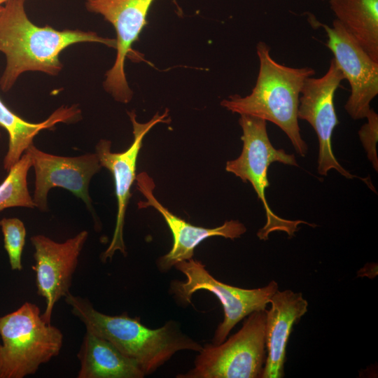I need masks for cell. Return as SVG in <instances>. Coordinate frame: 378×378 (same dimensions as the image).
I'll list each match as a JSON object with an SVG mask.
<instances>
[{"instance_id": "obj_17", "label": "cell", "mask_w": 378, "mask_h": 378, "mask_svg": "<svg viewBox=\"0 0 378 378\" xmlns=\"http://www.w3.org/2000/svg\"><path fill=\"white\" fill-rule=\"evenodd\" d=\"M80 115V111L75 105L62 106L46 120L32 123L13 113L0 99V126L8 134V150L3 162L4 169L8 171L20 159L41 130L52 128L59 122H74Z\"/></svg>"}, {"instance_id": "obj_5", "label": "cell", "mask_w": 378, "mask_h": 378, "mask_svg": "<svg viewBox=\"0 0 378 378\" xmlns=\"http://www.w3.org/2000/svg\"><path fill=\"white\" fill-rule=\"evenodd\" d=\"M239 124L243 132L241 137L242 150L237 158L227 162L225 169L243 182H249L263 204L267 221L257 232L258 237L266 241L269 234L276 231L285 232L291 237L300 224L314 226L301 220H292L278 216L272 211L265 197V189L270 186L267 178L269 166L273 162H280L298 167L295 155L273 146L267 134L266 120L241 115Z\"/></svg>"}, {"instance_id": "obj_21", "label": "cell", "mask_w": 378, "mask_h": 378, "mask_svg": "<svg viewBox=\"0 0 378 378\" xmlns=\"http://www.w3.org/2000/svg\"><path fill=\"white\" fill-rule=\"evenodd\" d=\"M365 118L367 122L362 125L358 131L361 144L367 153L369 161L374 169L378 171V158L377 143L378 141V115L374 109L370 108Z\"/></svg>"}, {"instance_id": "obj_4", "label": "cell", "mask_w": 378, "mask_h": 378, "mask_svg": "<svg viewBox=\"0 0 378 378\" xmlns=\"http://www.w3.org/2000/svg\"><path fill=\"white\" fill-rule=\"evenodd\" d=\"M0 378H23L57 356L62 346L59 329L47 323L39 307L25 302L0 317Z\"/></svg>"}, {"instance_id": "obj_14", "label": "cell", "mask_w": 378, "mask_h": 378, "mask_svg": "<svg viewBox=\"0 0 378 378\" xmlns=\"http://www.w3.org/2000/svg\"><path fill=\"white\" fill-rule=\"evenodd\" d=\"M136 188L146 198L138 203L139 209L151 206L163 216L173 236L172 249L158 260V268L166 272L176 263L192 258L195 248L211 237H223L234 240L246 232L245 225L237 220L225 221L223 225L206 228L193 225L176 216L164 207L153 195L155 183L146 172L136 176Z\"/></svg>"}, {"instance_id": "obj_16", "label": "cell", "mask_w": 378, "mask_h": 378, "mask_svg": "<svg viewBox=\"0 0 378 378\" xmlns=\"http://www.w3.org/2000/svg\"><path fill=\"white\" fill-rule=\"evenodd\" d=\"M78 378H141L144 373L111 342L88 330L78 354Z\"/></svg>"}, {"instance_id": "obj_3", "label": "cell", "mask_w": 378, "mask_h": 378, "mask_svg": "<svg viewBox=\"0 0 378 378\" xmlns=\"http://www.w3.org/2000/svg\"><path fill=\"white\" fill-rule=\"evenodd\" d=\"M259 71L250 94L232 95L220 105L227 110L270 121L288 137L297 153L305 156L308 147L302 139L298 124L300 92L305 80L315 75L311 67L294 68L278 63L270 55V48L262 41L256 46Z\"/></svg>"}, {"instance_id": "obj_15", "label": "cell", "mask_w": 378, "mask_h": 378, "mask_svg": "<svg viewBox=\"0 0 378 378\" xmlns=\"http://www.w3.org/2000/svg\"><path fill=\"white\" fill-rule=\"evenodd\" d=\"M266 309V360L261 378H281L284 375L286 346L295 323L305 314L308 302L300 292L276 290Z\"/></svg>"}, {"instance_id": "obj_8", "label": "cell", "mask_w": 378, "mask_h": 378, "mask_svg": "<svg viewBox=\"0 0 378 378\" xmlns=\"http://www.w3.org/2000/svg\"><path fill=\"white\" fill-rule=\"evenodd\" d=\"M155 0H85L86 9L101 15L116 32L117 54L113 66L106 73L103 85L115 100L127 104L132 98L125 73L127 57L141 59L132 45L147 24L148 11Z\"/></svg>"}, {"instance_id": "obj_12", "label": "cell", "mask_w": 378, "mask_h": 378, "mask_svg": "<svg viewBox=\"0 0 378 378\" xmlns=\"http://www.w3.org/2000/svg\"><path fill=\"white\" fill-rule=\"evenodd\" d=\"M127 113L133 127L134 140L131 146L122 153H113L111 142L106 139H101L96 146V155L101 166L106 168L113 175L118 205L115 230L108 247L102 255L103 262L111 259L116 251L126 255L123 240L125 216L132 195L130 189L136 176V161L143 139L155 125L170 121L168 110L161 115L157 113L145 123L137 122L134 111Z\"/></svg>"}, {"instance_id": "obj_13", "label": "cell", "mask_w": 378, "mask_h": 378, "mask_svg": "<svg viewBox=\"0 0 378 378\" xmlns=\"http://www.w3.org/2000/svg\"><path fill=\"white\" fill-rule=\"evenodd\" d=\"M25 152L30 157L35 172V206L42 211H48V192L52 188L60 187L71 192L88 209H92L89 184L102 167L96 153L64 157L41 151L34 144Z\"/></svg>"}, {"instance_id": "obj_19", "label": "cell", "mask_w": 378, "mask_h": 378, "mask_svg": "<svg viewBox=\"0 0 378 378\" xmlns=\"http://www.w3.org/2000/svg\"><path fill=\"white\" fill-rule=\"evenodd\" d=\"M31 166L30 157L25 152L8 171L0 184V211L10 207L35 206L27 187V174Z\"/></svg>"}, {"instance_id": "obj_18", "label": "cell", "mask_w": 378, "mask_h": 378, "mask_svg": "<svg viewBox=\"0 0 378 378\" xmlns=\"http://www.w3.org/2000/svg\"><path fill=\"white\" fill-rule=\"evenodd\" d=\"M329 5L336 20L378 62V0H329Z\"/></svg>"}, {"instance_id": "obj_6", "label": "cell", "mask_w": 378, "mask_h": 378, "mask_svg": "<svg viewBox=\"0 0 378 378\" xmlns=\"http://www.w3.org/2000/svg\"><path fill=\"white\" fill-rule=\"evenodd\" d=\"M266 309L251 313L241 329L219 344H206L194 368L178 378H261L266 360Z\"/></svg>"}, {"instance_id": "obj_23", "label": "cell", "mask_w": 378, "mask_h": 378, "mask_svg": "<svg viewBox=\"0 0 378 378\" xmlns=\"http://www.w3.org/2000/svg\"><path fill=\"white\" fill-rule=\"evenodd\" d=\"M2 7H3V6L0 7V12H1V9H2Z\"/></svg>"}, {"instance_id": "obj_7", "label": "cell", "mask_w": 378, "mask_h": 378, "mask_svg": "<svg viewBox=\"0 0 378 378\" xmlns=\"http://www.w3.org/2000/svg\"><path fill=\"white\" fill-rule=\"evenodd\" d=\"M186 275L185 281H173L171 292L182 303H190L194 293L204 290L213 293L223 306L224 318L212 339L213 344L224 342L232 329L251 313L265 309L271 297L278 290L275 281L263 287L245 289L226 284L215 279L202 262L191 258L174 266Z\"/></svg>"}, {"instance_id": "obj_1", "label": "cell", "mask_w": 378, "mask_h": 378, "mask_svg": "<svg viewBox=\"0 0 378 378\" xmlns=\"http://www.w3.org/2000/svg\"><path fill=\"white\" fill-rule=\"evenodd\" d=\"M25 1L10 0L0 12V52L6 59L0 78L3 92L9 91L24 72L57 76L63 67L59 55L73 44L99 43L115 48V39L100 36L94 31L37 26L27 15Z\"/></svg>"}, {"instance_id": "obj_10", "label": "cell", "mask_w": 378, "mask_h": 378, "mask_svg": "<svg viewBox=\"0 0 378 378\" xmlns=\"http://www.w3.org/2000/svg\"><path fill=\"white\" fill-rule=\"evenodd\" d=\"M328 36L327 47L344 79L351 94L344 108L354 120L365 118L370 103L378 94V62L372 59L336 19L332 27L318 22Z\"/></svg>"}, {"instance_id": "obj_11", "label": "cell", "mask_w": 378, "mask_h": 378, "mask_svg": "<svg viewBox=\"0 0 378 378\" xmlns=\"http://www.w3.org/2000/svg\"><path fill=\"white\" fill-rule=\"evenodd\" d=\"M88 237V232L83 230L62 243L42 234L30 239L34 248L32 268L36 274L37 293L46 304L41 317L47 323H51L57 301L70 293L72 276Z\"/></svg>"}, {"instance_id": "obj_9", "label": "cell", "mask_w": 378, "mask_h": 378, "mask_svg": "<svg viewBox=\"0 0 378 378\" xmlns=\"http://www.w3.org/2000/svg\"><path fill=\"white\" fill-rule=\"evenodd\" d=\"M343 74L332 58L326 73L319 78H307L299 99L298 118L306 120L313 127L318 141V173L326 176L335 169L346 178L357 177L346 170L337 161L332 148V135L339 120L334 97Z\"/></svg>"}, {"instance_id": "obj_22", "label": "cell", "mask_w": 378, "mask_h": 378, "mask_svg": "<svg viewBox=\"0 0 378 378\" xmlns=\"http://www.w3.org/2000/svg\"><path fill=\"white\" fill-rule=\"evenodd\" d=\"M8 1L10 0H0V7L2 6L3 4L4 5Z\"/></svg>"}, {"instance_id": "obj_24", "label": "cell", "mask_w": 378, "mask_h": 378, "mask_svg": "<svg viewBox=\"0 0 378 378\" xmlns=\"http://www.w3.org/2000/svg\"><path fill=\"white\" fill-rule=\"evenodd\" d=\"M0 137H1V133H0Z\"/></svg>"}, {"instance_id": "obj_20", "label": "cell", "mask_w": 378, "mask_h": 378, "mask_svg": "<svg viewBox=\"0 0 378 378\" xmlns=\"http://www.w3.org/2000/svg\"><path fill=\"white\" fill-rule=\"evenodd\" d=\"M0 227L4 236V248L13 270L22 269V253L25 244L26 228L18 218H3Z\"/></svg>"}, {"instance_id": "obj_2", "label": "cell", "mask_w": 378, "mask_h": 378, "mask_svg": "<svg viewBox=\"0 0 378 378\" xmlns=\"http://www.w3.org/2000/svg\"><path fill=\"white\" fill-rule=\"evenodd\" d=\"M66 302L88 330L111 342L125 356L134 361L145 375L159 367L181 350L200 351L198 342L183 334L174 321L151 329L127 313L107 315L94 309L85 298L68 294Z\"/></svg>"}]
</instances>
